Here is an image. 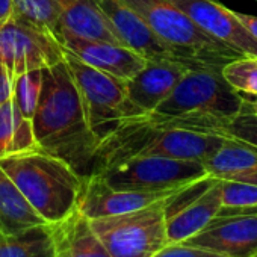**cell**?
<instances>
[{
	"label": "cell",
	"mask_w": 257,
	"mask_h": 257,
	"mask_svg": "<svg viewBox=\"0 0 257 257\" xmlns=\"http://www.w3.org/2000/svg\"><path fill=\"white\" fill-rule=\"evenodd\" d=\"M32 127L40 150L62 159L82 179L91 176L98 141L88 127L83 103L65 59L43 70Z\"/></svg>",
	"instance_id": "6da1fadb"
},
{
	"label": "cell",
	"mask_w": 257,
	"mask_h": 257,
	"mask_svg": "<svg viewBox=\"0 0 257 257\" xmlns=\"http://www.w3.org/2000/svg\"><path fill=\"white\" fill-rule=\"evenodd\" d=\"M221 70L222 67L188 70L173 92L144 119L162 128H185L219 137L222 127L245 103V97L227 83Z\"/></svg>",
	"instance_id": "7a4b0ae2"
},
{
	"label": "cell",
	"mask_w": 257,
	"mask_h": 257,
	"mask_svg": "<svg viewBox=\"0 0 257 257\" xmlns=\"http://www.w3.org/2000/svg\"><path fill=\"white\" fill-rule=\"evenodd\" d=\"M224 141L225 138L218 135L156 127L144 118L131 119L100 143L91 176L127 159L144 156L204 162Z\"/></svg>",
	"instance_id": "3957f363"
},
{
	"label": "cell",
	"mask_w": 257,
	"mask_h": 257,
	"mask_svg": "<svg viewBox=\"0 0 257 257\" xmlns=\"http://www.w3.org/2000/svg\"><path fill=\"white\" fill-rule=\"evenodd\" d=\"M0 167L46 224H56L76 210L83 179L62 159L35 149L0 159Z\"/></svg>",
	"instance_id": "277c9868"
},
{
	"label": "cell",
	"mask_w": 257,
	"mask_h": 257,
	"mask_svg": "<svg viewBox=\"0 0 257 257\" xmlns=\"http://www.w3.org/2000/svg\"><path fill=\"white\" fill-rule=\"evenodd\" d=\"M191 67H224L242 55L203 32L168 0H124Z\"/></svg>",
	"instance_id": "5b68a950"
},
{
	"label": "cell",
	"mask_w": 257,
	"mask_h": 257,
	"mask_svg": "<svg viewBox=\"0 0 257 257\" xmlns=\"http://www.w3.org/2000/svg\"><path fill=\"white\" fill-rule=\"evenodd\" d=\"M64 59L79 89L88 127L100 146L122 122L135 119L127 103L125 80L86 65L65 49Z\"/></svg>",
	"instance_id": "8992f818"
},
{
	"label": "cell",
	"mask_w": 257,
	"mask_h": 257,
	"mask_svg": "<svg viewBox=\"0 0 257 257\" xmlns=\"http://www.w3.org/2000/svg\"><path fill=\"white\" fill-rule=\"evenodd\" d=\"M165 200L140 210L89 219L91 228L110 257H153L168 245Z\"/></svg>",
	"instance_id": "52a82bcc"
},
{
	"label": "cell",
	"mask_w": 257,
	"mask_h": 257,
	"mask_svg": "<svg viewBox=\"0 0 257 257\" xmlns=\"http://www.w3.org/2000/svg\"><path fill=\"white\" fill-rule=\"evenodd\" d=\"M94 176L115 189L159 192L182 189L204 179L207 173L203 162L144 156L127 159Z\"/></svg>",
	"instance_id": "ba28073f"
},
{
	"label": "cell",
	"mask_w": 257,
	"mask_h": 257,
	"mask_svg": "<svg viewBox=\"0 0 257 257\" xmlns=\"http://www.w3.org/2000/svg\"><path fill=\"white\" fill-rule=\"evenodd\" d=\"M0 61L14 80L28 71L59 64L64 47L50 32L13 14L0 25Z\"/></svg>",
	"instance_id": "9c48e42d"
},
{
	"label": "cell",
	"mask_w": 257,
	"mask_h": 257,
	"mask_svg": "<svg viewBox=\"0 0 257 257\" xmlns=\"http://www.w3.org/2000/svg\"><path fill=\"white\" fill-rule=\"evenodd\" d=\"M221 207V182L210 176L200 179L165 200L168 243H180L204 228Z\"/></svg>",
	"instance_id": "30bf717a"
},
{
	"label": "cell",
	"mask_w": 257,
	"mask_h": 257,
	"mask_svg": "<svg viewBox=\"0 0 257 257\" xmlns=\"http://www.w3.org/2000/svg\"><path fill=\"white\" fill-rule=\"evenodd\" d=\"M203 32L242 56H257V41L236 19L234 11L216 0H168Z\"/></svg>",
	"instance_id": "8fae6325"
},
{
	"label": "cell",
	"mask_w": 257,
	"mask_h": 257,
	"mask_svg": "<svg viewBox=\"0 0 257 257\" xmlns=\"http://www.w3.org/2000/svg\"><path fill=\"white\" fill-rule=\"evenodd\" d=\"M191 68L195 67L182 61H147L134 77L125 80L127 103L135 119L155 112Z\"/></svg>",
	"instance_id": "7c38bea8"
},
{
	"label": "cell",
	"mask_w": 257,
	"mask_h": 257,
	"mask_svg": "<svg viewBox=\"0 0 257 257\" xmlns=\"http://www.w3.org/2000/svg\"><path fill=\"white\" fill-rule=\"evenodd\" d=\"M97 2L121 46L138 53L146 61H182L124 0H97Z\"/></svg>",
	"instance_id": "4fadbf2b"
},
{
	"label": "cell",
	"mask_w": 257,
	"mask_h": 257,
	"mask_svg": "<svg viewBox=\"0 0 257 257\" xmlns=\"http://www.w3.org/2000/svg\"><path fill=\"white\" fill-rule=\"evenodd\" d=\"M177 191L179 189L146 192L115 189L104 183L98 176H89L83 179L76 210L88 219L113 216L147 207L153 203L168 198Z\"/></svg>",
	"instance_id": "5bb4252c"
},
{
	"label": "cell",
	"mask_w": 257,
	"mask_h": 257,
	"mask_svg": "<svg viewBox=\"0 0 257 257\" xmlns=\"http://www.w3.org/2000/svg\"><path fill=\"white\" fill-rule=\"evenodd\" d=\"M186 245L206 248L228 257L257 255V215L218 218L183 240Z\"/></svg>",
	"instance_id": "9a60e30c"
},
{
	"label": "cell",
	"mask_w": 257,
	"mask_h": 257,
	"mask_svg": "<svg viewBox=\"0 0 257 257\" xmlns=\"http://www.w3.org/2000/svg\"><path fill=\"white\" fill-rule=\"evenodd\" d=\"M62 47L86 65L121 80L134 77L147 62L131 49L107 41L65 37Z\"/></svg>",
	"instance_id": "2e32d148"
},
{
	"label": "cell",
	"mask_w": 257,
	"mask_h": 257,
	"mask_svg": "<svg viewBox=\"0 0 257 257\" xmlns=\"http://www.w3.org/2000/svg\"><path fill=\"white\" fill-rule=\"evenodd\" d=\"M65 37L119 44L97 0H74L59 16V41Z\"/></svg>",
	"instance_id": "e0dca14e"
},
{
	"label": "cell",
	"mask_w": 257,
	"mask_h": 257,
	"mask_svg": "<svg viewBox=\"0 0 257 257\" xmlns=\"http://www.w3.org/2000/svg\"><path fill=\"white\" fill-rule=\"evenodd\" d=\"M56 257H110L91 228L89 219L74 210L56 224H47Z\"/></svg>",
	"instance_id": "ac0fdd59"
},
{
	"label": "cell",
	"mask_w": 257,
	"mask_h": 257,
	"mask_svg": "<svg viewBox=\"0 0 257 257\" xmlns=\"http://www.w3.org/2000/svg\"><path fill=\"white\" fill-rule=\"evenodd\" d=\"M207 176L257 185V147L225 138L224 144L203 162Z\"/></svg>",
	"instance_id": "d6986e66"
},
{
	"label": "cell",
	"mask_w": 257,
	"mask_h": 257,
	"mask_svg": "<svg viewBox=\"0 0 257 257\" xmlns=\"http://www.w3.org/2000/svg\"><path fill=\"white\" fill-rule=\"evenodd\" d=\"M46 221L34 210L13 179L0 167V230L16 234L23 230L44 225Z\"/></svg>",
	"instance_id": "ffe728a7"
},
{
	"label": "cell",
	"mask_w": 257,
	"mask_h": 257,
	"mask_svg": "<svg viewBox=\"0 0 257 257\" xmlns=\"http://www.w3.org/2000/svg\"><path fill=\"white\" fill-rule=\"evenodd\" d=\"M35 149L32 121L19 112L13 98L0 104V159Z\"/></svg>",
	"instance_id": "44dd1931"
},
{
	"label": "cell",
	"mask_w": 257,
	"mask_h": 257,
	"mask_svg": "<svg viewBox=\"0 0 257 257\" xmlns=\"http://www.w3.org/2000/svg\"><path fill=\"white\" fill-rule=\"evenodd\" d=\"M0 257H56L47 224L0 239Z\"/></svg>",
	"instance_id": "7402d4cb"
},
{
	"label": "cell",
	"mask_w": 257,
	"mask_h": 257,
	"mask_svg": "<svg viewBox=\"0 0 257 257\" xmlns=\"http://www.w3.org/2000/svg\"><path fill=\"white\" fill-rule=\"evenodd\" d=\"M13 14L50 32L59 41L61 11L55 0H13Z\"/></svg>",
	"instance_id": "603a6c76"
},
{
	"label": "cell",
	"mask_w": 257,
	"mask_h": 257,
	"mask_svg": "<svg viewBox=\"0 0 257 257\" xmlns=\"http://www.w3.org/2000/svg\"><path fill=\"white\" fill-rule=\"evenodd\" d=\"M43 83V70L28 71L13 80V101L17 106L19 112L31 119L35 115Z\"/></svg>",
	"instance_id": "cb8c5ba5"
},
{
	"label": "cell",
	"mask_w": 257,
	"mask_h": 257,
	"mask_svg": "<svg viewBox=\"0 0 257 257\" xmlns=\"http://www.w3.org/2000/svg\"><path fill=\"white\" fill-rule=\"evenodd\" d=\"M222 76L237 92L257 95V56H240L222 67Z\"/></svg>",
	"instance_id": "d4e9b609"
},
{
	"label": "cell",
	"mask_w": 257,
	"mask_h": 257,
	"mask_svg": "<svg viewBox=\"0 0 257 257\" xmlns=\"http://www.w3.org/2000/svg\"><path fill=\"white\" fill-rule=\"evenodd\" d=\"M219 137L237 140L257 147V115L249 110H240L222 127Z\"/></svg>",
	"instance_id": "484cf974"
},
{
	"label": "cell",
	"mask_w": 257,
	"mask_h": 257,
	"mask_svg": "<svg viewBox=\"0 0 257 257\" xmlns=\"http://www.w3.org/2000/svg\"><path fill=\"white\" fill-rule=\"evenodd\" d=\"M221 182V204L222 206H255L257 185L219 180Z\"/></svg>",
	"instance_id": "4316f807"
},
{
	"label": "cell",
	"mask_w": 257,
	"mask_h": 257,
	"mask_svg": "<svg viewBox=\"0 0 257 257\" xmlns=\"http://www.w3.org/2000/svg\"><path fill=\"white\" fill-rule=\"evenodd\" d=\"M153 257H228V255L180 242V243H168L161 251H158Z\"/></svg>",
	"instance_id": "83f0119b"
},
{
	"label": "cell",
	"mask_w": 257,
	"mask_h": 257,
	"mask_svg": "<svg viewBox=\"0 0 257 257\" xmlns=\"http://www.w3.org/2000/svg\"><path fill=\"white\" fill-rule=\"evenodd\" d=\"M11 97H13V80L5 65L0 61V104L11 100Z\"/></svg>",
	"instance_id": "f1b7e54d"
},
{
	"label": "cell",
	"mask_w": 257,
	"mask_h": 257,
	"mask_svg": "<svg viewBox=\"0 0 257 257\" xmlns=\"http://www.w3.org/2000/svg\"><path fill=\"white\" fill-rule=\"evenodd\" d=\"M234 16L240 22V25L248 31V34L257 41V17L251 14H242V13H234Z\"/></svg>",
	"instance_id": "f546056e"
},
{
	"label": "cell",
	"mask_w": 257,
	"mask_h": 257,
	"mask_svg": "<svg viewBox=\"0 0 257 257\" xmlns=\"http://www.w3.org/2000/svg\"><path fill=\"white\" fill-rule=\"evenodd\" d=\"M13 16V0H0V25Z\"/></svg>",
	"instance_id": "4dcf8cb0"
},
{
	"label": "cell",
	"mask_w": 257,
	"mask_h": 257,
	"mask_svg": "<svg viewBox=\"0 0 257 257\" xmlns=\"http://www.w3.org/2000/svg\"><path fill=\"white\" fill-rule=\"evenodd\" d=\"M242 110H249L254 115H257V95H254V100H246L243 103V109Z\"/></svg>",
	"instance_id": "1f68e13d"
},
{
	"label": "cell",
	"mask_w": 257,
	"mask_h": 257,
	"mask_svg": "<svg viewBox=\"0 0 257 257\" xmlns=\"http://www.w3.org/2000/svg\"><path fill=\"white\" fill-rule=\"evenodd\" d=\"M4 236H5V234H4V233H2V230H0V239H2V237H4Z\"/></svg>",
	"instance_id": "d6a6232c"
},
{
	"label": "cell",
	"mask_w": 257,
	"mask_h": 257,
	"mask_svg": "<svg viewBox=\"0 0 257 257\" xmlns=\"http://www.w3.org/2000/svg\"><path fill=\"white\" fill-rule=\"evenodd\" d=\"M255 2H257V0H255Z\"/></svg>",
	"instance_id": "836d02e7"
},
{
	"label": "cell",
	"mask_w": 257,
	"mask_h": 257,
	"mask_svg": "<svg viewBox=\"0 0 257 257\" xmlns=\"http://www.w3.org/2000/svg\"><path fill=\"white\" fill-rule=\"evenodd\" d=\"M255 257H257V255H255Z\"/></svg>",
	"instance_id": "e575fe53"
}]
</instances>
